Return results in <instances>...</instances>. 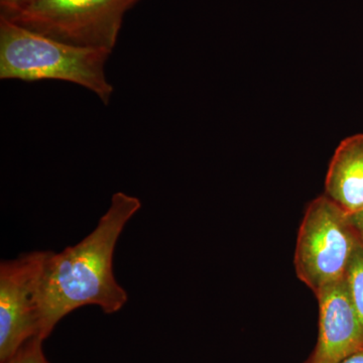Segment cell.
<instances>
[{
    "instance_id": "6da1fadb",
    "label": "cell",
    "mask_w": 363,
    "mask_h": 363,
    "mask_svg": "<svg viewBox=\"0 0 363 363\" xmlns=\"http://www.w3.org/2000/svg\"><path fill=\"white\" fill-rule=\"evenodd\" d=\"M142 208L135 196L117 192L96 227L77 245L50 252L40 293V338L67 315L85 306L105 314L121 311L128 296L113 272L114 250L128 221Z\"/></svg>"
},
{
    "instance_id": "7a4b0ae2",
    "label": "cell",
    "mask_w": 363,
    "mask_h": 363,
    "mask_svg": "<svg viewBox=\"0 0 363 363\" xmlns=\"http://www.w3.org/2000/svg\"><path fill=\"white\" fill-rule=\"evenodd\" d=\"M111 52L60 42L0 16L1 80L65 81L90 90L107 105L114 91L104 70Z\"/></svg>"
},
{
    "instance_id": "3957f363",
    "label": "cell",
    "mask_w": 363,
    "mask_h": 363,
    "mask_svg": "<svg viewBox=\"0 0 363 363\" xmlns=\"http://www.w3.org/2000/svg\"><path fill=\"white\" fill-rule=\"evenodd\" d=\"M360 240L350 216L326 196L313 200L306 209L296 243L298 279L315 296L340 283Z\"/></svg>"
},
{
    "instance_id": "277c9868",
    "label": "cell",
    "mask_w": 363,
    "mask_h": 363,
    "mask_svg": "<svg viewBox=\"0 0 363 363\" xmlns=\"http://www.w3.org/2000/svg\"><path fill=\"white\" fill-rule=\"evenodd\" d=\"M138 1L38 0L21 13L6 18L60 42L112 51L118 40L124 16Z\"/></svg>"
},
{
    "instance_id": "5b68a950",
    "label": "cell",
    "mask_w": 363,
    "mask_h": 363,
    "mask_svg": "<svg viewBox=\"0 0 363 363\" xmlns=\"http://www.w3.org/2000/svg\"><path fill=\"white\" fill-rule=\"evenodd\" d=\"M50 252L35 250L0 264V363L28 341L42 339L40 293Z\"/></svg>"
},
{
    "instance_id": "8992f818",
    "label": "cell",
    "mask_w": 363,
    "mask_h": 363,
    "mask_svg": "<svg viewBox=\"0 0 363 363\" xmlns=\"http://www.w3.org/2000/svg\"><path fill=\"white\" fill-rule=\"evenodd\" d=\"M319 337L305 363H340L363 350V329L351 304L344 279L316 295Z\"/></svg>"
},
{
    "instance_id": "52a82bcc",
    "label": "cell",
    "mask_w": 363,
    "mask_h": 363,
    "mask_svg": "<svg viewBox=\"0 0 363 363\" xmlns=\"http://www.w3.org/2000/svg\"><path fill=\"white\" fill-rule=\"evenodd\" d=\"M324 195L348 215L363 210V135L346 138L336 150Z\"/></svg>"
},
{
    "instance_id": "ba28073f",
    "label": "cell",
    "mask_w": 363,
    "mask_h": 363,
    "mask_svg": "<svg viewBox=\"0 0 363 363\" xmlns=\"http://www.w3.org/2000/svg\"><path fill=\"white\" fill-rule=\"evenodd\" d=\"M346 290L353 308L363 329V242L355 248L351 257L345 277H344Z\"/></svg>"
},
{
    "instance_id": "9c48e42d",
    "label": "cell",
    "mask_w": 363,
    "mask_h": 363,
    "mask_svg": "<svg viewBox=\"0 0 363 363\" xmlns=\"http://www.w3.org/2000/svg\"><path fill=\"white\" fill-rule=\"evenodd\" d=\"M44 340L33 338L14 353L13 357L1 363H50L43 350Z\"/></svg>"
},
{
    "instance_id": "30bf717a",
    "label": "cell",
    "mask_w": 363,
    "mask_h": 363,
    "mask_svg": "<svg viewBox=\"0 0 363 363\" xmlns=\"http://www.w3.org/2000/svg\"><path fill=\"white\" fill-rule=\"evenodd\" d=\"M38 0H0V16L11 18L32 6Z\"/></svg>"
},
{
    "instance_id": "8fae6325",
    "label": "cell",
    "mask_w": 363,
    "mask_h": 363,
    "mask_svg": "<svg viewBox=\"0 0 363 363\" xmlns=\"http://www.w3.org/2000/svg\"><path fill=\"white\" fill-rule=\"evenodd\" d=\"M348 216H350L351 224L354 227L358 235H359L360 240L363 242V210L357 212V213L348 215Z\"/></svg>"
},
{
    "instance_id": "7c38bea8",
    "label": "cell",
    "mask_w": 363,
    "mask_h": 363,
    "mask_svg": "<svg viewBox=\"0 0 363 363\" xmlns=\"http://www.w3.org/2000/svg\"><path fill=\"white\" fill-rule=\"evenodd\" d=\"M340 363H363V350L357 351V353L346 358Z\"/></svg>"
}]
</instances>
